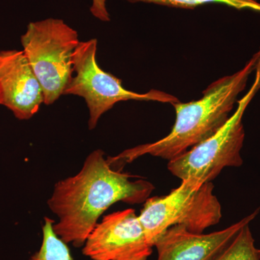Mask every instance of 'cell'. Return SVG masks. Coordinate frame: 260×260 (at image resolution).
Listing matches in <instances>:
<instances>
[{
    "label": "cell",
    "instance_id": "1",
    "mask_svg": "<svg viewBox=\"0 0 260 260\" xmlns=\"http://www.w3.org/2000/svg\"><path fill=\"white\" fill-rule=\"evenodd\" d=\"M102 150L92 152L76 175L58 181L48 205L59 218L54 232L66 244L83 246L98 220L113 204L145 203L154 189L151 183L131 181V176L111 167Z\"/></svg>",
    "mask_w": 260,
    "mask_h": 260
},
{
    "label": "cell",
    "instance_id": "2",
    "mask_svg": "<svg viewBox=\"0 0 260 260\" xmlns=\"http://www.w3.org/2000/svg\"><path fill=\"white\" fill-rule=\"evenodd\" d=\"M259 59L260 49L242 69L210 84L199 100L172 104L176 121L167 136L155 143L128 149L117 156L109 157V164L121 170V166L146 154L169 161L213 136L229 120L238 96L246 88Z\"/></svg>",
    "mask_w": 260,
    "mask_h": 260
},
{
    "label": "cell",
    "instance_id": "3",
    "mask_svg": "<svg viewBox=\"0 0 260 260\" xmlns=\"http://www.w3.org/2000/svg\"><path fill=\"white\" fill-rule=\"evenodd\" d=\"M213 189L212 182L200 184L186 179L166 196L148 198L139 215L148 242L154 246L174 225H183L189 232L200 234L218 224L222 208Z\"/></svg>",
    "mask_w": 260,
    "mask_h": 260
},
{
    "label": "cell",
    "instance_id": "4",
    "mask_svg": "<svg viewBox=\"0 0 260 260\" xmlns=\"http://www.w3.org/2000/svg\"><path fill=\"white\" fill-rule=\"evenodd\" d=\"M79 43L78 32L60 19L32 22L22 36L24 54L42 85L47 105L63 95L73 78V54Z\"/></svg>",
    "mask_w": 260,
    "mask_h": 260
},
{
    "label": "cell",
    "instance_id": "5",
    "mask_svg": "<svg viewBox=\"0 0 260 260\" xmlns=\"http://www.w3.org/2000/svg\"><path fill=\"white\" fill-rule=\"evenodd\" d=\"M259 90L260 59L250 89L238 101L237 109L227 122L208 139L169 160V172L181 181L191 179L205 184L212 182L224 168L240 167L243 164L241 150L245 138L243 116Z\"/></svg>",
    "mask_w": 260,
    "mask_h": 260
},
{
    "label": "cell",
    "instance_id": "6",
    "mask_svg": "<svg viewBox=\"0 0 260 260\" xmlns=\"http://www.w3.org/2000/svg\"><path fill=\"white\" fill-rule=\"evenodd\" d=\"M97 45L95 39L80 42L73 54V70L76 75L73 76L63 93L85 99L90 113L89 129H94L101 116L119 102L151 101L171 104L179 102L174 95L160 90L138 93L126 90L120 79L99 67L96 60Z\"/></svg>",
    "mask_w": 260,
    "mask_h": 260
},
{
    "label": "cell",
    "instance_id": "7",
    "mask_svg": "<svg viewBox=\"0 0 260 260\" xmlns=\"http://www.w3.org/2000/svg\"><path fill=\"white\" fill-rule=\"evenodd\" d=\"M153 246L148 242L139 215L126 209L105 215L83 246L93 260H148Z\"/></svg>",
    "mask_w": 260,
    "mask_h": 260
},
{
    "label": "cell",
    "instance_id": "8",
    "mask_svg": "<svg viewBox=\"0 0 260 260\" xmlns=\"http://www.w3.org/2000/svg\"><path fill=\"white\" fill-rule=\"evenodd\" d=\"M259 212L260 207L237 223L210 234L189 232L181 225L169 228L154 244L157 260H214Z\"/></svg>",
    "mask_w": 260,
    "mask_h": 260
},
{
    "label": "cell",
    "instance_id": "9",
    "mask_svg": "<svg viewBox=\"0 0 260 260\" xmlns=\"http://www.w3.org/2000/svg\"><path fill=\"white\" fill-rule=\"evenodd\" d=\"M44 104L42 85L23 51H0V105L28 120Z\"/></svg>",
    "mask_w": 260,
    "mask_h": 260
},
{
    "label": "cell",
    "instance_id": "10",
    "mask_svg": "<svg viewBox=\"0 0 260 260\" xmlns=\"http://www.w3.org/2000/svg\"><path fill=\"white\" fill-rule=\"evenodd\" d=\"M54 220L46 217L42 228L43 239L39 250L28 260H74L68 244L54 232Z\"/></svg>",
    "mask_w": 260,
    "mask_h": 260
},
{
    "label": "cell",
    "instance_id": "11",
    "mask_svg": "<svg viewBox=\"0 0 260 260\" xmlns=\"http://www.w3.org/2000/svg\"><path fill=\"white\" fill-rule=\"evenodd\" d=\"M214 260H260L249 224L243 227L232 242Z\"/></svg>",
    "mask_w": 260,
    "mask_h": 260
},
{
    "label": "cell",
    "instance_id": "12",
    "mask_svg": "<svg viewBox=\"0 0 260 260\" xmlns=\"http://www.w3.org/2000/svg\"><path fill=\"white\" fill-rule=\"evenodd\" d=\"M131 3H145L171 7L194 9L202 5L222 4L237 10H250L260 13V3L257 0H127Z\"/></svg>",
    "mask_w": 260,
    "mask_h": 260
},
{
    "label": "cell",
    "instance_id": "13",
    "mask_svg": "<svg viewBox=\"0 0 260 260\" xmlns=\"http://www.w3.org/2000/svg\"><path fill=\"white\" fill-rule=\"evenodd\" d=\"M107 0H92L90 12L94 17L104 22L110 21V15L107 8Z\"/></svg>",
    "mask_w": 260,
    "mask_h": 260
}]
</instances>
